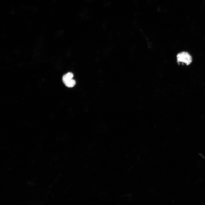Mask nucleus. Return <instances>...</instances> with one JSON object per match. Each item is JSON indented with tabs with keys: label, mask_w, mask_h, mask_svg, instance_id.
<instances>
[{
	"label": "nucleus",
	"mask_w": 205,
	"mask_h": 205,
	"mask_svg": "<svg viewBox=\"0 0 205 205\" xmlns=\"http://www.w3.org/2000/svg\"><path fill=\"white\" fill-rule=\"evenodd\" d=\"M177 62L179 63H184L188 65L192 62V58L191 55L187 52H183L178 53L177 56Z\"/></svg>",
	"instance_id": "f257e3e1"
},
{
	"label": "nucleus",
	"mask_w": 205,
	"mask_h": 205,
	"mask_svg": "<svg viewBox=\"0 0 205 205\" xmlns=\"http://www.w3.org/2000/svg\"><path fill=\"white\" fill-rule=\"evenodd\" d=\"M73 74L68 72L64 75L62 77V81L65 85L68 87H72L75 84V81L73 79Z\"/></svg>",
	"instance_id": "f03ea898"
}]
</instances>
